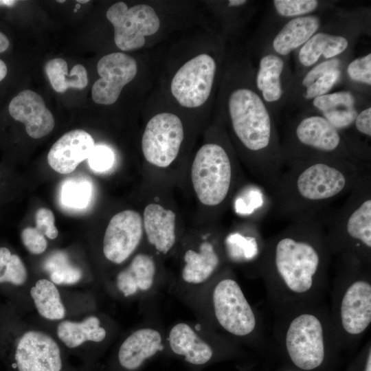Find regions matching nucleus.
Listing matches in <instances>:
<instances>
[{"label": "nucleus", "instance_id": "8", "mask_svg": "<svg viewBox=\"0 0 371 371\" xmlns=\"http://www.w3.org/2000/svg\"><path fill=\"white\" fill-rule=\"evenodd\" d=\"M329 20L294 52V75L317 63L351 54L358 38L370 34V9H335Z\"/></svg>", "mask_w": 371, "mask_h": 371}, {"label": "nucleus", "instance_id": "43", "mask_svg": "<svg viewBox=\"0 0 371 371\" xmlns=\"http://www.w3.org/2000/svg\"><path fill=\"white\" fill-rule=\"evenodd\" d=\"M8 73L5 63L0 59V82L5 78Z\"/></svg>", "mask_w": 371, "mask_h": 371}, {"label": "nucleus", "instance_id": "30", "mask_svg": "<svg viewBox=\"0 0 371 371\" xmlns=\"http://www.w3.org/2000/svg\"><path fill=\"white\" fill-rule=\"evenodd\" d=\"M56 337L66 347L75 349L87 343H100L106 337V330L95 315H89L80 321L63 319L56 329Z\"/></svg>", "mask_w": 371, "mask_h": 371}, {"label": "nucleus", "instance_id": "18", "mask_svg": "<svg viewBox=\"0 0 371 371\" xmlns=\"http://www.w3.org/2000/svg\"><path fill=\"white\" fill-rule=\"evenodd\" d=\"M285 341L288 354L297 367L309 370L323 362L324 332L316 316L304 313L296 317L288 328Z\"/></svg>", "mask_w": 371, "mask_h": 371}, {"label": "nucleus", "instance_id": "46", "mask_svg": "<svg viewBox=\"0 0 371 371\" xmlns=\"http://www.w3.org/2000/svg\"><path fill=\"white\" fill-rule=\"evenodd\" d=\"M76 1L78 3H85L89 2V1H88V0H84V1L78 0V1Z\"/></svg>", "mask_w": 371, "mask_h": 371}, {"label": "nucleus", "instance_id": "15", "mask_svg": "<svg viewBox=\"0 0 371 371\" xmlns=\"http://www.w3.org/2000/svg\"><path fill=\"white\" fill-rule=\"evenodd\" d=\"M13 340L18 371H61L60 347L45 330L30 326L23 327Z\"/></svg>", "mask_w": 371, "mask_h": 371}, {"label": "nucleus", "instance_id": "16", "mask_svg": "<svg viewBox=\"0 0 371 371\" xmlns=\"http://www.w3.org/2000/svg\"><path fill=\"white\" fill-rule=\"evenodd\" d=\"M212 302L215 317L226 331L245 336L254 330V311L236 281L225 278L218 282L213 291Z\"/></svg>", "mask_w": 371, "mask_h": 371}, {"label": "nucleus", "instance_id": "34", "mask_svg": "<svg viewBox=\"0 0 371 371\" xmlns=\"http://www.w3.org/2000/svg\"><path fill=\"white\" fill-rule=\"evenodd\" d=\"M349 59L342 69L341 83L347 89L370 96L371 53Z\"/></svg>", "mask_w": 371, "mask_h": 371}, {"label": "nucleus", "instance_id": "4", "mask_svg": "<svg viewBox=\"0 0 371 371\" xmlns=\"http://www.w3.org/2000/svg\"><path fill=\"white\" fill-rule=\"evenodd\" d=\"M328 245L319 214L291 222L268 243L267 270L295 293L309 291L327 259Z\"/></svg>", "mask_w": 371, "mask_h": 371}, {"label": "nucleus", "instance_id": "27", "mask_svg": "<svg viewBox=\"0 0 371 371\" xmlns=\"http://www.w3.org/2000/svg\"><path fill=\"white\" fill-rule=\"evenodd\" d=\"M160 333L153 328L138 329L128 335L120 346L117 358L120 366L135 370L161 348Z\"/></svg>", "mask_w": 371, "mask_h": 371}, {"label": "nucleus", "instance_id": "3", "mask_svg": "<svg viewBox=\"0 0 371 371\" xmlns=\"http://www.w3.org/2000/svg\"><path fill=\"white\" fill-rule=\"evenodd\" d=\"M368 170L371 169L347 159H315L294 164L283 171L269 192L271 212L291 222L315 216L348 194Z\"/></svg>", "mask_w": 371, "mask_h": 371}, {"label": "nucleus", "instance_id": "10", "mask_svg": "<svg viewBox=\"0 0 371 371\" xmlns=\"http://www.w3.org/2000/svg\"><path fill=\"white\" fill-rule=\"evenodd\" d=\"M193 229V242L183 250L181 277L187 284H199L208 280L221 265L223 233L220 223Z\"/></svg>", "mask_w": 371, "mask_h": 371}, {"label": "nucleus", "instance_id": "24", "mask_svg": "<svg viewBox=\"0 0 371 371\" xmlns=\"http://www.w3.org/2000/svg\"><path fill=\"white\" fill-rule=\"evenodd\" d=\"M340 316L344 330L351 335L363 333L371 322V285L364 280L353 282L341 303Z\"/></svg>", "mask_w": 371, "mask_h": 371}, {"label": "nucleus", "instance_id": "39", "mask_svg": "<svg viewBox=\"0 0 371 371\" xmlns=\"http://www.w3.org/2000/svg\"><path fill=\"white\" fill-rule=\"evenodd\" d=\"M90 168L97 172H104L113 168L115 154L112 149L105 145L95 146L88 157Z\"/></svg>", "mask_w": 371, "mask_h": 371}, {"label": "nucleus", "instance_id": "31", "mask_svg": "<svg viewBox=\"0 0 371 371\" xmlns=\"http://www.w3.org/2000/svg\"><path fill=\"white\" fill-rule=\"evenodd\" d=\"M30 295L41 317L52 322L65 319L67 311L60 291L49 279L36 280L30 289Z\"/></svg>", "mask_w": 371, "mask_h": 371}, {"label": "nucleus", "instance_id": "9", "mask_svg": "<svg viewBox=\"0 0 371 371\" xmlns=\"http://www.w3.org/2000/svg\"><path fill=\"white\" fill-rule=\"evenodd\" d=\"M174 189L145 182L140 210L144 240L150 250L159 256H167L174 251L186 232L184 219L172 193Z\"/></svg>", "mask_w": 371, "mask_h": 371}, {"label": "nucleus", "instance_id": "35", "mask_svg": "<svg viewBox=\"0 0 371 371\" xmlns=\"http://www.w3.org/2000/svg\"><path fill=\"white\" fill-rule=\"evenodd\" d=\"M333 1L319 0H273L272 14L278 19L276 24L291 19L321 13L333 9Z\"/></svg>", "mask_w": 371, "mask_h": 371}, {"label": "nucleus", "instance_id": "44", "mask_svg": "<svg viewBox=\"0 0 371 371\" xmlns=\"http://www.w3.org/2000/svg\"><path fill=\"white\" fill-rule=\"evenodd\" d=\"M17 3L16 1L12 0H0V5H4L7 7H12Z\"/></svg>", "mask_w": 371, "mask_h": 371}, {"label": "nucleus", "instance_id": "11", "mask_svg": "<svg viewBox=\"0 0 371 371\" xmlns=\"http://www.w3.org/2000/svg\"><path fill=\"white\" fill-rule=\"evenodd\" d=\"M219 62L209 53H201L184 63L174 74L170 85L172 95L181 106L196 109L210 98Z\"/></svg>", "mask_w": 371, "mask_h": 371}, {"label": "nucleus", "instance_id": "41", "mask_svg": "<svg viewBox=\"0 0 371 371\" xmlns=\"http://www.w3.org/2000/svg\"><path fill=\"white\" fill-rule=\"evenodd\" d=\"M36 228L51 240L57 238L58 231L55 226V218L52 210L45 207L37 210L35 214Z\"/></svg>", "mask_w": 371, "mask_h": 371}, {"label": "nucleus", "instance_id": "47", "mask_svg": "<svg viewBox=\"0 0 371 371\" xmlns=\"http://www.w3.org/2000/svg\"><path fill=\"white\" fill-rule=\"evenodd\" d=\"M57 2L62 3H64L65 1H59V0H58V1H57Z\"/></svg>", "mask_w": 371, "mask_h": 371}, {"label": "nucleus", "instance_id": "14", "mask_svg": "<svg viewBox=\"0 0 371 371\" xmlns=\"http://www.w3.org/2000/svg\"><path fill=\"white\" fill-rule=\"evenodd\" d=\"M350 57L349 54L323 60L294 75L284 110L288 113L304 110L314 98L330 93L341 83L342 69Z\"/></svg>", "mask_w": 371, "mask_h": 371}, {"label": "nucleus", "instance_id": "13", "mask_svg": "<svg viewBox=\"0 0 371 371\" xmlns=\"http://www.w3.org/2000/svg\"><path fill=\"white\" fill-rule=\"evenodd\" d=\"M294 79L290 57L261 51L254 74V86L278 124Z\"/></svg>", "mask_w": 371, "mask_h": 371}, {"label": "nucleus", "instance_id": "23", "mask_svg": "<svg viewBox=\"0 0 371 371\" xmlns=\"http://www.w3.org/2000/svg\"><path fill=\"white\" fill-rule=\"evenodd\" d=\"M94 146L89 133L82 129L71 130L52 145L47 155L48 164L60 174H69L88 159Z\"/></svg>", "mask_w": 371, "mask_h": 371}, {"label": "nucleus", "instance_id": "37", "mask_svg": "<svg viewBox=\"0 0 371 371\" xmlns=\"http://www.w3.org/2000/svg\"><path fill=\"white\" fill-rule=\"evenodd\" d=\"M28 280V273L21 258L5 247H0V284H9L14 286H24Z\"/></svg>", "mask_w": 371, "mask_h": 371}, {"label": "nucleus", "instance_id": "17", "mask_svg": "<svg viewBox=\"0 0 371 371\" xmlns=\"http://www.w3.org/2000/svg\"><path fill=\"white\" fill-rule=\"evenodd\" d=\"M144 240L140 210H122L111 218L105 229L103 255L112 264L122 265L131 258Z\"/></svg>", "mask_w": 371, "mask_h": 371}, {"label": "nucleus", "instance_id": "1", "mask_svg": "<svg viewBox=\"0 0 371 371\" xmlns=\"http://www.w3.org/2000/svg\"><path fill=\"white\" fill-rule=\"evenodd\" d=\"M249 61L227 71L221 98V123L241 163L269 192L284 171L278 123L258 93Z\"/></svg>", "mask_w": 371, "mask_h": 371}, {"label": "nucleus", "instance_id": "2", "mask_svg": "<svg viewBox=\"0 0 371 371\" xmlns=\"http://www.w3.org/2000/svg\"><path fill=\"white\" fill-rule=\"evenodd\" d=\"M248 180L220 122L188 159L177 186L193 199L194 225H203L220 223L234 194Z\"/></svg>", "mask_w": 371, "mask_h": 371}, {"label": "nucleus", "instance_id": "19", "mask_svg": "<svg viewBox=\"0 0 371 371\" xmlns=\"http://www.w3.org/2000/svg\"><path fill=\"white\" fill-rule=\"evenodd\" d=\"M97 71L100 78L92 87V99L97 104L110 105L117 100L124 87L136 76L137 63L126 54L113 52L99 60Z\"/></svg>", "mask_w": 371, "mask_h": 371}, {"label": "nucleus", "instance_id": "7", "mask_svg": "<svg viewBox=\"0 0 371 371\" xmlns=\"http://www.w3.org/2000/svg\"><path fill=\"white\" fill-rule=\"evenodd\" d=\"M186 138V126L174 113L160 112L147 121L141 139L146 182L177 186L187 163Z\"/></svg>", "mask_w": 371, "mask_h": 371}, {"label": "nucleus", "instance_id": "22", "mask_svg": "<svg viewBox=\"0 0 371 371\" xmlns=\"http://www.w3.org/2000/svg\"><path fill=\"white\" fill-rule=\"evenodd\" d=\"M11 117L24 124L29 136L41 138L50 133L54 128V118L45 106L42 97L32 90H23L9 104Z\"/></svg>", "mask_w": 371, "mask_h": 371}, {"label": "nucleus", "instance_id": "33", "mask_svg": "<svg viewBox=\"0 0 371 371\" xmlns=\"http://www.w3.org/2000/svg\"><path fill=\"white\" fill-rule=\"evenodd\" d=\"M45 72L52 88L58 93H64L69 88L83 89L88 84L85 67L77 64L67 73V63L60 58L49 60L45 65Z\"/></svg>", "mask_w": 371, "mask_h": 371}, {"label": "nucleus", "instance_id": "38", "mask_svg": "<svg viewBox=\"0 0 371 371\" xmlns=\"http://www.w3.org/2000/svg\"><path fill=\"white\" fill-rule=\"evenodd\" d=\"M91 193V185L87 180L67 179L62 186V203L67 207L84 208L89 203Z\"/></svg>", "mask_w": 371, "mask_h": 371}, {"label": "nucleus", "instance_id": "6", "mask_svg": "<svg viewBox=\"0 0 371 371\" xmlns=\"http://www.w3.org/2000/svg\"><path fill=\"white\" fill-rule=\"evenodd\" d=\"M333 212L318 213L328 247L361 260L371 249V170L366 172Z\"/></svg>", "mask_w": 371, "mask_h": 371}, {"label": "nucleus", "instance_id": "32", "mask_svg": "<svg viewBox=\"0 0 371 371\" xmlns=\"http://www.w3.org/2000/svg\"><path fill=\"white\" fill-rule=\"evenodd\" d=\"M342 136L352 155L359 161L371 168L370 104L360 110L351 127Z\"/></svg>", "mask_w": 371, "mask_h": 371}, {"label": "nucleus", "instance_id": "12", "mask_svg": "<svg viewBox=\"0 0 371 371\" xmlns=\"http://www.w3.org/2000/svg\"><path fill=\"white\" fill-rule=\"evenodd\" d=\"M106 16L114 28L116 46L124 52L144 47L146 37L156 34L161 25L155 9L144 3L128 8L119 1L107 10Z\"/></svg>", "mask_w": 371, "mask_h": 371}, {"label": "nucleus", "instance_id": "28", "mask_svg": "<svg viewBox=\"0 0 371 371\" xmlns=\"http://www.w3.org/2000/svg\"><path fill=\"white\" fill-rule=\"evenodd\" d=\"M271 207L269 192L249 180L236 190L229 205L238 217L256 223L271 212Z\"/></svg>", "mask_w": 371, "mask_h": 371}, {"label": "nucleus", "instance_id": "48", "mask_svg": "<svg viewBox=\"0 0 371 371\" xmlns=\"http://www.w3.org/2000/svg\"><path fill=\"white\" fill-rule=\"evenodd\" d=\"M76 9H78V8H80V5H79V4H77V5H76Z\"/></svg>", "mask_w": 371, "mask_h": 371}, {"label": "nucleus", "instance_id": "36", "mask_svg": "<svg viewBox=\"0 0 371 371\" xmlns=\"http://www.w3.org/2000/svg\"><path fill=\"white\" fill-rule=\"evenodd\" d=\"M43 268L49 280L58 286L74 285L83 278L81 269L72 264L67 255L61 251L51 254L45 260Z\"/></svg>", "mask_w": 371, "mask_h": 371}, {"label": "nucleus", "instance_id": "40", "mask_svg": "<svg viewBox=\"0 0 371 371\" xmlns=\"http://www.w3.org/2000/svg\"><path fill=\"white\" fill-rule=\"evenodd\" d=\"M21 238L25 247L32 254H41L47 247L45 236L36 227H27L23 229Z\"/></svg>", "mask_w": 371, "mask_h": 371}, {"label": "nucleus", "instance_id": "29", "mask_svg": "<svg viewBox=\"0 0 371 371\" xmlns=\"http://www.w3.org/2000/svg\"><path fill=\"white\" fill-rule=\"evenodd\" d=\"M168 340L172 352L183 356L186 361L191 364L203 365L212 357L211 346L188 324H175L169 333Z\"/></svg>", "mask_w": 371, "mask_h": 371}, {"label": "nucleus", "instance_id": "25", "mask_svg": "<svg viewBox=\"0 0 371 371\" xmlns=\"http://www.w3.org/2000/svg\"><path fill=\"white\" fill-rule=\"evenodd\" d=\"M154 254L152 251L136 253L127 266L118 272L115 285L124 297L148 291L153 287L158 269Z\"/></svg>", "mask_w": 371, "mask_h": 371}, {"label": "nucleus", "instance_id": "21", "mask_svg": "<svg viewBox=\"0 0 371 371\" xmlns=\"http://www.w3.org/2000/svg\"><path fill=\"white\" fill-rule=\"evenodd\" d=\"M368 104L369 96L344 89L314 98L307 109L320 113L343 135L351 127L360 110Z\"/></svg>", "mask_w": 371, "mask_h": 371}, {"label": "nucleus", "instance_id": "5", "mask_svg": "<svg viewBox=\"0 0 371 371\" xmlns=\"http://www.w3.org/2000/svg\"><path fill=\"white\" fill-rule=\"evenodd\" d=\"M283 165L315 159H347L368 169L351 153L341 133L317 111L306 109L296 112L285 124L280 137Z\"/></svg>", "mask_w": 371, "mask_h": 371}, {"label": "nucleus", "instance_id": "42", "mask_svg": "<svg viewBox=\"0 0 371 371\" xmlns=\"http://www.w3.org/2000/svg\"><path fill=\"white\" fill-rule=\"evenodd\" d=\"M9 45L10 42L8 37L0 32V53L5 52Z\"/></svg>", "mask_w": 371, "mask_h": 371}, {"label": "nucleus", "instance_id": "45", "mask_svg": "<svg viewBox=\"0 0 371 371\" xmlns=\"http://www.w3.org/2000/svg\"><path fill=\"white\" fill-rule=\"evenodd\" d=\"M365 371H371V352L370 351L369 352L368 357L367 359Z\"/></svg>", "mask_w": 371, "mask_h": 371}, {"label": "nucleus", "instance_id": "26", "mask_svg": "<svg viewBox=\"0 0 371 371\" xmlns=\"http://www.w3.org/2000/svg\"><path fill=\"white\" fill-rule=\"evenodd\" d=\"M260 241L258 223L248 221L236 223L228 232L223 233L224 254L236 263L251 262L260 255Z\"/></svg>", "mask_w": 371, "mask_h": 371}, {"label": "nucleus", "instance_id": "20", "mask_svg": "<svg viewBox=\"0 0 371 371\" xmlns=\"http://www.w3.org/2000/svg\"><path fill=\"white\" fill-rule=\"evenodd\" d=\"M319 13L297 17L276 24L262 41L261 51H270L282 57H290L322 26Z\"/></svg>", "mask_w": 371, "mask_h": 371}]
</instances>
